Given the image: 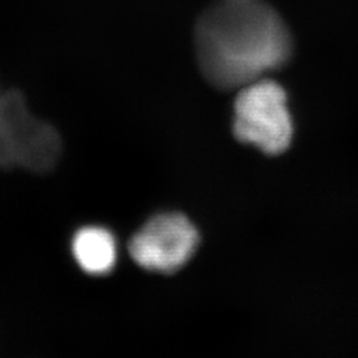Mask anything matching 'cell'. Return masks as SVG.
I'll list each match as a JSON object with an SVG mask.
<instances>
[{"label": "cell", "mask_w": 358, "mask_h": 358, "mask_svg": "<svg viewBox=\"0 0 358 358\" xmlns=\"http://www.w3.org/2000/svg\"><path fill=\"white\" fill-rule=\"evenodd\" d=\"M194 45L199 69L217 90H241L282 68L292 36L263 0H215L198 17Z\"/></svg>", "instance_id": "6da1fadb"}, {"label": "cell", "mask_w": 358, "mask_h": 358, "mask_svg": "<svg viewBox=\"0 0 358 358\" xmlns=\"http://www.w3.org/2000/svg\"><path fill=\"white\" fill-rule=\"evenodd\" d=\"M62 146L59 131L31 113L22 92H0L1 169L48 171L57 164Z\"/></svg>", "instance_id": "7a4b0ae2"}, {"label": "cell", "mask_w": 358, "mask_h": 358, "mask_svg": "<svg viewBox=\"0 0 358 358\" xmlns=\"http://www.w3.org/2000/svg\"><path fill=\"white\" fill-rule=\"evenodd\" d=\"M287 93L268 77L238 90L234 103L235 137L268 155L284 153L294 138Z\"/></svg>", "instance_id": "3957f363"}, {"label": "cell", "mask_w": 358, "mask_h": 358, "mask_svg": "<svg viewBox=\"0 0 358 358\" xmlns=\"http://www.w3.org/2000/svg\"><path fill=\"white\" fill-rule=\"evenodd\" d=\"M199 234L192 220L178 213L159 214L148 220L129 243V254L141 268L171 273L195 254Z\"/></svg>", "instance_id": "277c9868"}, {"label": "cell", "mask_w": 358, "mask_h": 358, "mask_svg": "<svg viewBox=\"0 0 358 358\" xmlns=\"http://www.w3.org/2000/svg\"><path fill=\"white\" fill-rule=\"evenodd\" d=\"M72 254L83 271L93 276H103L112 272L117 263V241L105 227L85 226L73 236Z\"/></svg>", "instance_id": "5b68a950"}]
</instances>
